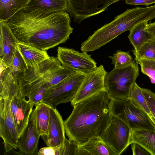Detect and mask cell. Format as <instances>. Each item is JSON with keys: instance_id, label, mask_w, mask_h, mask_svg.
I'll use <instances>...</instances> for the list:
<instances>
[{"instance_id": "cell-1", "label": "cell", "mask_w": 155, "mask_h": 155, "mask_svg": "<svg viewBox=\"0 0 155 155\" xmlns=\"http://www.w3.org/2000/svg\"><path fill=\"white\" fill-rule=\"evenodd\" d=\"M5 21L19 42L46 51L65 42L73 30L67 12L23 9Z\"/></svg>"}, {"instance_id": "cell-2", "label": "cell", "mask_w": 155, "mask_h": 155, "mask_svg": "<svg viewBox=\"0 0 155 155\" xmlns=\"http://www.w3.org/2000/svg\"><path fill=\"white\" fill-rule=\"evenodd\" d=\"M110 100L104 90L75 104L64 122L69 139L81 144L93 137L101 138L112 118Z\"/></svg>"}, {"instance_id": "cell-3", "label": "cell", "mask_w": 155, "mask_h": 155, "mask_svg": "<svg viewBox=\"0 0 155 155\" xmlns=\"http://www.w3.org/2000/svg\"><path fill=\"white\" fill-rule=\"evenodd\" d=\"M155 18V5L146 7H137L127 9L94 31L81 44V50L88 52L97 50L106 45L120 34L130 30L136 25Z\"/></svg>"}, {"instance_id": "cell-4", "label": "cell", "mask_w": 155, "mask_h": 155, "mask_svg": "<svg viewBox=\"0 0 155 155\" xmlns=\"http://www.w3.org/2000/svg\"><path fill=\"white\" fill-rule=\"evenodd\" d=\"M138 63L135 59L129 65L115 68L107 73L105 90L111 100L128 99L130 89L139 75Z\"/></svg>"}, {"instance_id": "cell-5", "label": "cell", "mask_w": 155, "mask_h": 155, "mask_svg": "<svg viewBox=\"0 0 155 155\" xmlns=\"http://www.w3.org/2000/svg\"><path fill=\"white\" fill-rule=\"evenodd\" d=\"M112 114L123 120L131 128L155 131V124L144 111L128 99L110 100Z\"/></svg>"}, {"instance_id": "cell-6", "label": "cell", "mask_w": 155, "mask_h": 155, "mask_svg": "<svg viewBox=\"0 0 155 155\" xmlns=\"http://www.w3.org/2000/svg\"><path fill=\"white\" fill-rule=\"evenodd\" d=\"M86 74L76 72L48 89L42 102L56 107L58 104L71 102L74 98Z\"/></svg>"}, {"instance_id": "cell-7", "label": "cell", "mask_w": 155, "mask_h": 155, "mask_svg": "<svg viewBox=\"0 0 155 155\" xmlns=\"http://www.w3.org/2000/svg\"><path fill=\"white\" fill-rule=\"evenodd\" d=\"M131 129L124 122L112 115L101 138L117 154L123 153L130 144Z\"/></svg>"}, {"instance_id": "cell-8", "label": "cell", "mask_w": 155, "mask_h": 155, "mask_svg": "<svg viewBox=\"0 0 155 155\" xmlns=\"http://www.w3.org/2000/svg\"><path fill=\"white\" fill-rule=\"evenodd\" d=\"M57 51V58L62 65L75 72L86 74L97 67L96 62L87 52L60 46Z\"/></svg>"}, {"instance_id": "cell-9", "label": "cell", "mask_w": 155, "mask_h": 155, "mask_svg": "<svg viewBox=\"0 0 155 155\" xmlns=\"http://www.w3.org/2000/svg\"><path fill=\"white\" fill-rule=\"evenodd\" d=\"M119 0H67L71 17L80 24L84 19L96 15L108 9Z\"/></svg>"}, {"instance_id": "cell-10", "label": "cell", "mask_w": 155, "mask_h": 155, "mask_svg": "<svg viewBox=\"0 0 155 155\" xmlns=\"http://www.w3.org/2000/svg\"><path fill=\"white\" fill-rule=\"evenodd\" d=\"M11 101L0 98V136L6 153L17 148L18 138L11 111Z\"/></svg>"}, {"instance_id": "cell-11", "label": "cell", "mask_w": 155, "mask_h": 155, "mask_svg": "<svg viewBox=\"0 0 155 155\" xmlns=\"http://www.w3.org/2000/svg\"><path fill=\"white\" fill-rule=\"evenodd\" d=\"M107 72L102 65L86 74L73 100V105L77 102L105 90L104 79Z\"/></svg>"}, {"instance_id": "cell-12", "label": "cell", "mask_w": 155, "mask_h": 155, "mask_svg": "<svg viewBox=\"0 0 155 155\" xmlns=\"http://www.w3.org/2000/svg\"><path fill=\"white\" fill-rule=\"evenodd\" d=\"M19 92L11 101L12 115L18 135L21 134L28 123L34 105Z\"/></svg>"}, {"instance_id": "cell-13", "label": "cell", "mask_w": 155, "mask_h": 155, "mask_svg": "<svg viewBox=\"0 0 155 155\" xmlns=\"http://www.w3.org/2000/svg\"><path fill=\"white\" fill-rule=\"evenodd\" d=\"M37 67L51 86L58 84L76 72L62 65L57 57H51Z\"/></svg>"}, {"instance_id": "cell-14", "label": "cell", "mask_w": 155, "mask_h": 155, "mask_svg": "<svg viewBox=\"0 0 155 155\" xmlns=\"http://www.w3.org/2000/svg\"><path fill=\"white\" fill-rule=\"evenodd\" d=\"M40 136L36 127L33 110L27 126L18 139L17 148L19 153L26 155L37 154Z\"/></svg>"}, {"instance_id": "cell-15", "label": "cell", "mask_w": 155, "mask_h": 155, "mask_svg": "<svg viewBox=\"0 0 155 155\" xmlns=\"http://www.w3.org/2000/svg\"><path fill=\"white\" fill-rule=\"evenodd\" d=\"M64 122L56 107L51 106L48 134L41 136L48 147H54L63 144L66 138Z\"/></svg>"}, {"instance_id": "cell-16", "label": "cell", "mask_w": 155, "mask_h": 155, "mask_svg": "<svg viewBox=\"0 0 155 155\" xmlns=\"http://www.w3.org/2000/svg\"><path fill=\"white\" fill-rule=\"evenodd\" d=\"M18 41L5 21H0V62L9 67Z\"/></svg>"}, {"instance_id": "cell-17", "label": "cell", "mask_w": 155, "mask_h": 155, "mask_svg": "<svg viewBox=\"0 0 155 155\" xmlns=\"http://www.w3.org/2000/svg\"><path fill=\"white\" fill-rule=\"evenodd\" d=\"M18 78L14 76L8 66L0 62V98L12 100L19 92Z\"/></svg>"}, {"instance_id": "cell-18", "label": "cell", "mask_w": 155, "mask_h": 155, "mask_svg": "<svg viewBox=\"0 0 155 155\" xmlns=\"http://www.w3.org/2000/svg\"><path fill=\"white\" fill-rule=\"evenodd\" d=\"M16 45L28 68H34L51 57L47 51L32 45L19 41Z\"/></svg>"}, {"instance_id": "cell-19", "label": "cell", "mask_w": 155, "mask_h": 155, "mask_svg": "<svg viewBox=\"0 0 155 155\" xmlns=\"http://www.w3.org/2000/svg\"><path fill=\"white\" fill-rule=\"evenodd\" d=\"M24 9L41 12H68V6L67 0H30Z\"/></svg>"}, {"instance_id": "cell-20", "label": "cell", "mask_w": 155, "mask_h": 155, "mask_svg": "<svg viewBox=\"0 0 155 155\" xmlns=\"http://www.w3.org/2000/svg\"><path fill=\"white\" fill-rule=\"evenodd\" d=\"M117 155L101 137L90 139L78 145V155Z\"/></svg>"}, {"instance_id": "cell-21", "label": "cell", "mask_w": 155, "mask_h": 155, "mask_svg": "<svg viewBox=\"0 0 155 155\" xmlns=\"http://www.w3.org/2000/svg\"><path fill=\"white\" fill-rule=\"evenodd\" d=\"M34 109L37 130L41 136L48 134L51 106L41 102L35 105Z\"/></svg>"}, {"instance_id": "cell-22", "label": "cell", "mask_w": 155, "mask_h": 155, "mask_svg": "<svg viewBox=\"0 0 155 155\" xmlns=\"http://www.w3.org/2000/svg\"><path fill=\"white\" fill-rule=\"evenodd\" d=\"M148 22L140 23L130 30L128 38L134 48L133 52L138 51L144 44L154 38L146 30Z\"/></svg>"}, {"instance_id": "cell-23", "label": "cell", "mask_w": 155, "mask_h": 155, "mask_svg": "<svg viewBox=\"0 0 155 155\" xmlns=\"http://www.w3.org/2000/svg\"><path fill=\"white\" fill-rule=\"evenodd\" d=\"M133 143L142 146L151 155H155V131L131 130L130 144Z\"/></svg>"}, {"instance_id": "cell-24", "label": "cell", "mask_w": 155, "mask_h": 155, "mask_svg": "<svg viewBox=\"0 0 155 155\" xmlns=\"http://www.w3.org/2000/svg\"><path fill=\"white\" fill-rule=\"evenodd\" d=\"M30 0H0V21H5L24 8Z\"/></svg>"}, {"instance_id": "cell-25", "label": "cell", "mask_w": 155, "mask_h": 155, "mask_svg": "<svg viewBox=\"0 0 155 155\" xmlns=\"http://www.w3.org/2000/svg\"><path fill=\"white\" fill-rule=\"evenodd\" d=\"M128 99L134 105L146 112L155 124V118L150 111L143 94L141 87L135 82L131 86Z\"/></svg>"}, {"instance_id": "cell-26", "label": "cell", "mask_w": 155, "mask_h": 155, "mask_svg": "<svg viewBox=\"0 0 155 155\" xmlns=\"http://www.w3.org/2000/svg\"><path fill=\"white\" fill-rule=\"evenodd\" d=\"M133 53L137 61L141 59L155 60V38L144 44L137 52Z\"/></svg>"}, {"instance_id": "cell-27", "label": "cell", "mask_w": 155, "mask_h": 155, "mask_svg": "<svg viewBox=\"0 0 155 155\" xmlns=\"http://www.w3.org/2000/svg\"><path fill=\"white\" fill-rule=\"evenodd\" d=\"M8 67L14 76L17 78L28 68L23 58L17 48Z\"/></svg>"}, {"instance_id": "cell-28", "label": "cell", "mask_w": 155, "mask_h": 155, "mask_svg": "<svg viewBox=\"0 0 155 155\" xmlns=\"http://www.w3.org/2000/svg\"><path fill=\"white\" fill-rule=\"evenodd\" d=\"M114 68H120L126 67L133 62V58L129 52L117 51L113 56H109Z\"/></svg>"}, {"instance_id": "cell-29", "label": "cell", "mask_w": 155, "mask_h": 155, "mask_svg": "<svg viewBox=\"0 0 155 155\" xmlns=\"http://www.w3.org/2000/svg\"><path fill=\"white\" fill-rule=\"evenodd\" d=\"M141 72L147 76L153 84H155V60L141 59L137 61Z\"/></svg>"}, {"instance_id": "cell-30", "label": "cell", "mask_w": 155, "mask_h": 155, "mask_svg": "<svg viewBox=\"0 0 155 155\" xmlns=\"http://www.w3.org/2000/svg\"><path fill=\"white\" fill-rule=\"evenodd\" d=\"M51 85L47 82L33 91L28 97V100L34 105L42 102Z\"/></svg>"}, {"instance_id": "cell-31", "label": "cell", "mask_w": 155, "mask_h": 155, "mask_svg": "<svg viewBox=\"0 0 155 155\" xmlns=\"http://www.w3.org/2000/svg\"><path fill=\"white\" fill-rule=\"evenodd\" d=\"M78 145L74 141L65 138L63 145L62 155H78Z\"/></svg>"}, {"instance_id": "cell-32", "label": "cell", "mask_w": 155, "mask_h": 155, "mask_svg": "<svg viewBox=\"0 0 155 155\" xmlns=\"http://www.w3.org/2000/svg\"><path fill=\"white\" fill-rule=\"evenodd\" d=\"M63 144L54 147H44L40 149L38 155H62Z\"/></svg>"}, {"instance_id": "cell-33", "label": "cell", "mask_w": 155, "mask_h": 155, "mask_svg": "<svg viewBox=\"0 0 155 155\" xmlns=\"http://www.w3.org/2000/svg\"><path fill=\"white\" fill-rule=\"evenodd\" d=\"M131 147L133 155H151L145 148L135 143L131 144Z\"/></svg>"}, {"instance_id": "cell-34", "label": "cell", "mask_w": 155, "mask_h": 155, "mask_svg": "<svg viewBox=\"0 0 155 155\" xmlns=\"http://www.w3.org/2000/svg\"><path fill=\"white\" fill-rule=\"evenodd\" d=\"M125 3L130 5H143L147 6L155 3V0H124Z\"/></svg>"}, {"instance_id": "cell-35", "label": "cell", "mask_w": 155, "mask_h": 155, "mask_svg": "<svg viewBox=\"0 0 155 155\" xmlns=\"http://www.w3.org/2000/svg\"><path fill=\"white\" fill-rule=\"evenodd\" d=\"M147 31L155 38V22L148 24L146 28Z\"/></svg>"}, {"instance_id": "cell-36", "label": "cell", "mask_w": 155, "mask_h": 155, "mask_svg": "<svg viewBox=\"0 0 155 155\" xmlns=\"http://www.w3.org/2000/svg\"><path fill=\"white\" fill-rule=\"evenodd\" d=\"M148 91L149 95L155 106V93L149 89H148Z\"/></svg>"}]
</instances>
